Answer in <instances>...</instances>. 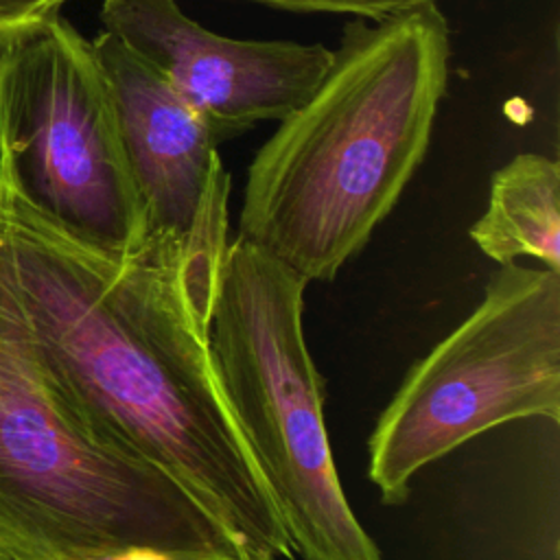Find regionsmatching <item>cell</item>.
<instances>
[{
  "mask_svg": "<svg viewBox=\"0 0 560 560\" xmlns=\"http://www.w3.org/2000/svg\"><path fill=\"white\" fill-rule=\"evenodd\" d=\"M219 162L186 238L118 252L35 210L0 168V276L63 396L105 442L175 477L245 560L293 547L217 378L208 330L228 238Z\"/></svg>",
  "mask_w": 560,
  "mask_h": 560,
  "instance_id": "1",
  "label": "cell"
},
{
  "mask_svg": "<svg viewBox=\"0 0 560 560\" xmlns=\"http://www.w3.org/2000/svg\"><path fill=\"white\" fill-rule=\"evenodd\" d=\"M448 57L435 0L350 20L317 88L256 151L236 238L304 282L332 280L420 166Z\"/></svg>",
  "mask_w": 560,
  "mask_h": 560,
  "instance_id": "2",
  "label": "cell"
},
{
  "mask_svg": "<svg viewBox=\"0 0 560 560\" xmlns=\"http://www.w3.org/2000/svg\"><path fill=\"white\" fill-rule=\"evenodd\" d=\"M245 560L168 472L94 433L55 383L0 276V560Z\"/></svg>",
  "mask_w": 560,
  "mask_h": 560,
  "instance_id": "3",
  "label": "cell"
},
{
  "mask_svg": "<svg viewBox=\"0 0 560 560\" xmlns=\"http://www.w3.org/2000/svg\"><path fill=\"white\" fill-rule=\"evenodd\" d=\"M306 287L260 249L230 241L208 330L217 378L293 553L381 560L337 475L322 378L304 337Z\"/></svg>",
  "mask_w": 560,
  "mask_h": 560,
  "instance_id": "4",
  "label": "cell"
},
{
  "mask_svg": "<svg viewBox=\"0 0 560 560\" xmlns=\"http://www.w3.org/2000/svg\"><path fill=\"white\" fill-rule=\"evenodd\" d=\"M525 418L560 420V273L512 262L407 372L372 429L368 475L398 505L422 468Z\"/></svg>",
  "mask_w": 560,
  "mask_h": 560,
  "instance_id": "5",
  "label": "cell"
},
{
  "mask_svg": "<svg viewBox=\"0 0 560 560\" xmlns=\"http://www.w3.org/2000/svg\"><path fill=\"white\" fill-rule=\"evenodd\" d=\"M0 168L88 243L127 252L149 236L94 46L61 11L0 35Z\"/></svg>",
  "mask_w": 560,
  "mask_h": 560,
  "instance_id": "6",
  "label": "cell"
},
{
  "mask_svg": "<svg viewBox=\"0 0 560 560\" xmlns=\"http://www.w3.org/2000/svg\"><path fill=\"white\" fill-rule=\"evenodd\" d=\"M101 24L173 88L217 142L289 116L332 59L322 44L212 33L175 0H103Z\"/></svg>",
  "mask_w": 560,
  "mask_h": 560,
  "instance_id": "7",
  "label": "cell"
},
{
  "mask_svg": "<svg viewBox=\"0 0 560 560\" xmlns=\"http://www.w3.org/2000/svg\"><path fill=\"white\" fill-rule=\"evenodd\" d=\"M147 232L186 238L221 162L208 127L116 37L92 39Z\"/></svg>",
  "mask_w": 560,
  "mask_h": 560,
  "instance_id": "8",
  "label": "cell"
},
{
  "mask_svg": "<svg viewBox=\"0 0 560 560\" xmlns=\"http://www.w3.org/2000/svg\"><path fill=\"white\" fill-rule=\"evenodd\" d=\"M472 243L494 262L538 260L560 273V166L540 153H518L492 175L486 212Z\"/></svg>",
  "mask_w": 560,
  "mask_h": 560,
  "instance_id": "9",
  "label": "cell"
},
{
  "mask_svg": "<svg viewBox=\"0 0 560 560\" xmlns=\"http://www.w3.org/2000/svg\"><path fill=\"white\" fill-rule=\"evenodd\" d=\"M269 4L287 11H322V13H346L352 18L378 20L398 9H405L418 0H249Z\"/></svg>",
  "mask_w": 560,
  "mask_h": 560,
  "instance_id": "10",
  "label": "cell"
},
{
  "mask_svg": "<svg viewBox=\"0 0 560 560\" xmlns=\"http://www.w3.org/2000/svg\"><path fill=\"white\" fill-rule=\"evenodd\" d=\"M66 0H0V35L61 11Z\"/></svg>",
  "mask_w": 560,
  "mask_h": 560,
  "instance_id": "11",
  "label": "cell"
},
{
  "mask_svg": "<svg viewBox=\"0 0 560 560\" xmlns=\"http://www.w3.org/2000/svg\"><path fill=\"white\" fill-rule=\"evenodd\" d=\"M103 560H173V558L162 553V551L149 549V547H131V549L118 551L114 556H107Z\"/></svg>",
  "mask_w": 560,
  "mask_h": 560,
  "instance_id": "12",
  "label": "cell"
}]
</instances>
